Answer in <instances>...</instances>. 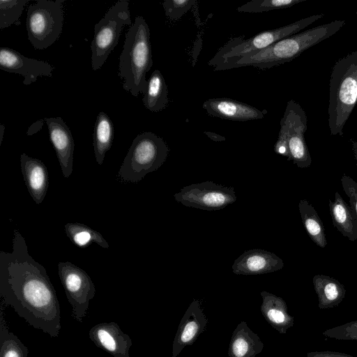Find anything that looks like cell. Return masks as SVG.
<instances>
[{
  "instance_id": "cell-29",
  "label": "cell",
  "mask_w": 357,
  "mask_h": 357,
  "mask_svg": "<svg viewBox=\"0 0 357 357\" xmlns=\"http://www.w3.org/2000/svg\"><path fill=\"white\" fill-rule=\"evenodd\" d=\"M306 0H252L237 8L240 13H257L291 7Z\"/></svg>"
},
{
  "instance_id": "cell-36",
  "label": "cell",
  "mask_w": 357,
  "mask_h": 357,
  "mask_svg": "<svg viewBox=\"0 0 357 357\" xmlns=\"http://www.w3.org/2000/svg\"><path fill=\"white\" fill-rule=\"evenodd\" d=\"M5 130V126L3 124L0 125V145L1 144L3 140V136Z\"/></svg>"
},
{
  "instance_id": "cell-22",
  "label": "cell",
  "mask_w": 357,
  "mask_h": 357,
  "mask_svg": "<svg viewBox=\"0 0 357 357\" xmlns=\"http://www.w3.org/2000/svg\"><path fill=\"white\" fill-rule=\"evenodd\" d=\"M314 291L318 296V307L328 309L337 306L344 298L346 289L336 279L325 275H316L312 278Z\"/></svg>"
},
{
  "instance_id": "cell-27",
  "label": "cell",
  "mask_w": 357,
  "mask_h": 357,
  "mask_svg": "<svg viewBox=\"0 0 357 357\" xmlns=\"http://www.w3.org/2000/svg\"><path fill=\"white\" fill-rule=\"evenodd\" d=\"M28 348L13 333L9 332L3 318V308L0 314V357H28Z\"/></svg>"
},
{
  "instance_id": "cell-24",
  "label": "cell",
  "mask_w": 357,
  "mask_h": 357,
  "mask_svg": "<svg viewBox=\"0 0 357 357\" xmlns=\"http://www.w3.org/2000/svg\"><path fill=\"white\" fill-rule=\"evenodd\" d=\"M114 139L113 123L107 114L99 112L93 131V149L96 160L102 165L106 153L110 149Z\"/></svg>"
},
{
  "instance_id": "cell-2",
  "label": "cell",
  "mask_w": 357,
  "mask_h": 357,
  "mask_svg": "<svg viewBox=\"0 0 357 357\" xmlns=\"http://www.w3.org/2000/svg\"><path fill=\"white\" fill-rule=\"evenodd\" d=\"M345 24L344 20H335L298 32L259 52L223 63L214 70H225L247 66L267 69L290 62L304 51L334 35Z\"/></svg>"
},
{
  "instance_id": "cell-26",
  "label": "cell",
  "mask_w": 357,
  "mask_h": 357,
  "mask_svg": "<svg viewBox=\"0 0 357 357\" xmlns=\"http://www.w3.org/2000/svg\"><path fill=\"white\" fill-rule=\"evenodd\" d=\"M66 233L70 240L79 247L93 243L103 248H108L109 244L98 231L81 223H67L65 225Z\"/></svg>"
},
{
  "instance_id": "cell-3",
  "label": "cell",
  "mask_w": 357,
  "mask_h": 357,
  "mask_svg": "<svg viewBox=\"0 0 357 357\" xmlns=\"http://www.w3.org/2000/svg\"><path fill=\"white\" fill-rule=\"evenodd\" d=\"M153 63L150 29L143 17L137 16L126 33L119 56L118 75L123 81V89L135 97L144 95L148 84L146 75Z\"/></svg>"
},
{
  "instance_id": "cell-7",
  "label": "cell",
  "mask_w": 357,
  "mask_h": 357,
  "mask_svg": "<svg viewBox=\"0 0 357 357\" xmlns=\"http://www.w3.org/2000/svg\"><path fill=\"white\" fill-rule=\"evenodd\" d=\"M324 16V14H317L304 17L289 24L262 31L248 39L231 38L220 47L208 64L215 69L223 63L259 52L282 38L300 32Z\"/></svg>"
},
{
  "instance_id": "cell-6",
  "label": "cell",
  "mask_w": 357,
  "mask_h": 357,
  "mask_svg": "<svg viewBox=\"0 0 357 357\" xmlns=\"http://www.w3.org/2000/svg\"><path fill=\"white\" fill-rule=\"evenodd\" d=\"M280 125L275 152L292 160L300 168L310 167L312 158L305 139L307 118L298 102L294 100L287 102Z\"/></svg>"
},
{
  "instance_id": "cell-13",
  "label": "cell",
  "mask_w": 357,
  "mask_h": 357,
  "mask_svg": "<svg viewBox=\"0 0 357 357\" xmlns=\"http://www.w3.org/2000/svg\"><path fill=\"white\" fill-rule=\"evenodd\" d=\"M207 323L200 301L194 299L178 325L173 341L172 357H177L186 346L192 345L204 331Z\"/></svg>"
},
{
  "instance_id": "cell-23",
  "label": "cell",
  "mask_w": 357,
  "mask_h": 357,
  "mask_svg": "<svg viewBox=\"0 0 357 357\" xmlns=\"http://www.w3.org/2000/svg\"><path fill=\"white\" fill-rule=\"evenodd\" d=\"M167 95L165 78L160 70H155L148 80L146 91L142 98L144 105L151 112H160L167 106Z\"/></svg>"
},
{
  "instance_id": "cell-18",
  "label": "cell",
  "mask_w": 357,
  "mask_h": 357,
  "mask_svg": "<svg viewBox=\"0 0 357 357\" xmlns=\"http://www.w3.org/2000/svg\"><path fill=\"white\" fill-rule=\"evenodd\" d=\"M20 165L24 181L30 195L37 204L42 203L49 185L46 166L41 160L25 153L20 155Z\"/></svg>"
},
{
  "instance_id": "cell-9",
  "label": "cell",
  "mask_w": 357,
  "mask_h": 357,
  "mask_svg": "<svg viewBox=\"0 0 357 357\" xmlns=\"http://www.w3.org/2000/svg\"><path fill=\"white\" fill-rule=\"evenodd\" d=\"M132 24L129 1L120 0L111 6L105 16L94 26L91 44V67L100 69L119 42L123 26Z\"/></svg>"
},
{
  "instance_id": "cell-16",
  "label": "cell",
  "mask_w": 357,
  "mask_h": 357,
  "mask_svg": "<svg viewBox=\"0 0 357 357\" xmlns=\"http://www.w3.org/2000/svg\"><path fill=\"white\" fill-rule=\"evenodd\" d=\"M202 107L211 116L236 121L261 119L267 114L266 109L227 98L208 99Z\"/></svg>"
},
{
  "instance_id": "cell-31",
  "label": "cell",
  "mask_w": 357,
  "mask_h": 357,
  "mask_svg": "<svg viewBox=\"0 0 357 357\" xmlns=\"http://www.w3.org/2000/svg\"><path fill=\"white\" fill-rule=\"evenodd\" d=\"M323 335L339 340L357 341V320L327 329L323 332Z\"/></svg>"
},
{
  "instance_id": "cell-5",
  "label": "cell",
  "mask_w": 357,
  "mask_h": 357,
  "mask_svg": "<svg viewBox=\"0 0 357 357\" xmlns=\"http://www.w3.org/2000/svg\"><path fill=\"white\" fill-rule=\"evenodd\" d=\"M169 151L165 140L155 133H140L133 139L117 176L125 182H139L163 165Z\"/></svg>"
},
{
  "instance_id": "cell-21",
  "label": "cell",
  "mask_w": 357,
  "mask_h": 357,
  "mask_svg": "<svg viewBox=\"0 0 357 357\" xmlns=\"http://www.w3.org/2000/svg\"><path fill=\"white\" fill-rule=\"evenodd\" d=\"M329 208L333 225L344 237L356 241L357 217L338 192L335 193L334 202L329 200Z\"/></svg>"
},
{
  "instance_id": "cell-20",
  "label": "cell",
  "mask_w": 357,
  "mask_h": 357,
  "mask_svg": "<svg viewBox=\"0 0 357 357\" xmlns=\"http://www.w3.org/2000/svg\"><path fill=\"white\" fill-rule=\"evenodd\" d=\"M264 344L245 321H241L234 329L228 349L229 357H255Z\"/></svg>"
},
{
  "instance_id": "cell-15",
  "label": "cell",
  "mask_w": 357,
  "mask_h": 357,
  "mask_svg": "<svg viewBox=\"0 0 357 357\" xmlns=\"http://www.w3.org/2000/svg\"><path fill=\"white\" fill-rule=\"evenodd\" d=\"M50 141L54 148L63 176L73 172L74 139L68 126L61 117L45 118Z\"/></svg>"
},
{
  "instance_id": "cell-34",
  "label": "cell",
  "mask_w": 357,
  "mask_h": 357,
  "mask_svg": "<svg viewBox=\"0 0 357 357\" xmlns=\"http://www.w3.org/2000/svg\"><path fill=\"white\" fill-rule=\"evenodd\" d=\"M204 134H206L210 139L215 142H222L226 139L225 137L214 132L206 131L204 132Z\"/></svg>"
},
{
  "instance_id": "cell-25",
  "label": "cell",
  "mask_w": 357,
  "mask_h": 357,
  "mask_svg": "<svg viewBox=\"0 0 357 357\" xmlns=\"http://www.w3.org/2000/svg\"><path fill=\"white\" fill-rule=\"evenodd\" d=\"M303 224L311 240L321 248L327 244L324 227L314 208L305 199L298 204Z\"/></svg>"
},
{
  "instance_id": "cell-4",
  "label": "cell",
  "mask_w": 357,
  "mask_h": 357,
  "mask_svg": "<svg viewBox=\"0 0 357 357\" xmlns=\"http://www.w3.org/2000/svg\"><path fill=\"white\" fill-rule=\"evenodd\" d=\"M357 104V51L336 61L329 84L328 127L331 135L343 128Z\"/></svg>"
},
{
  "instance_id": "cell-14",
  "label": "cell",
  "mask_w": 357,
  "mask_h": 357,
  "mask_svg": "<svg viewBox=\"0 0 357 357\" xmlns=\"http://www.w3.org/2000/svg\"><path fill=\"white\" fill-rule=\"evenodd\" d=\"M89 336L98 348L113 357H130L129 350L132 344V340L116 322H104L95 325L90 329Z\"/></svg>"
},
{
  "instance_id": "cell-8",
  "label": "cell",
  "mask_w": 357,
  "mask_h": 357,
  "mask_svg": "<svg viewBox=\"0 0 357 357\" xmlns=\"http://www.w3.org/2000/svg\"><path fill=\"white\" fill-rule=\"evenodd\" d=\"M64 0H38L27 9L26 26L33 48L43 50L60 37L63 24Z\"/></svg>"
},
{
  "instance_id": "cell-30",
  "label": "cell",
  "mask_w": 357,
  "mask_h": 357,
  "mask_svg": "<svg viewBox=\"0 0 357 357\" xmlns=\"http://www.w3.org/2000/svg\"><path fill=\"white\" fill-rule=\"evenodd\" d=\"M196 0H166L162 3L165 14L172 21H176L186 13Z\"/></svg>"
},
{
  "instance_id": "cell-19",
  "label": "cell",
  "mask_w": 357,
  "mask_h": 357,
  "mask_svg": "<svg viewBox=\"0 0 357 357\" xmlns=\"http://www.w3.org/2000/svg\"><path fill=\"white\" fill-rule=\"evenodd\" d=\"M261 312L265 320L279 333L286 334L294 324V317L287 311L286 302L280 296L262 291Z\"/></svg>"
},
{
  "instance_id": "cell-28",
  "label": "cell",
  "mask_w": 357,
  "mask_h": 357,
  "mask_svg": "<svg viewBox=\"0 0 357 357\" xmlns=\"http://www.w3.org/2000/svg\"><path fill=\"white\" fill-rule=\"evenodd\" d=\"M28 2L27 0H1L0 29L8 28L11 24L20 25V17Z\"/></svg>"
},
{
  "instance_id": "cell-17",
  "label": "cell",
  "mask_w": 357,
  "mask_h": 357,
  "mask_svg": "<svg viewBox=\"0 0 357 357\" xmlns=\"http://www.w3.org/2000/svg\"><path fill=\"white\" fill-rule=\"evenodd\" d=\"M283 266L282 259L275 254L261 249H252L241 255L231 268L236 275H250L275 272Z\"/></svg>"
},
{
  "instance_id": "cell-1",
  "label": "cell",
  "mask_w": 357,
  "mask_h": 357,
  "mask_svg": "<svg viewBox=\"0 0 357 357\" xmlns=\"http://www.w3.org/2000/svg\"><path fill=\"white\" fill-rule=\"evenodd\" d=\"M0 296L30 326L52 337L59 336L61 310L56 291L46 269L29 255L16 229L13 251L0 252Z\"/></svg>"
},
{
  "instance_id": "cell-33",
  "label": "cell",
  "mask_w": 357,
  "mask_h": 357,
  "mask_svg": "<svg viewBox=\"0 0 357 357\" xmlns=\"http://www.w3.org/2000/svg\"><path fill=\"white\" fill-rule=\"evenodd\" d=\"M307 357H355L347 354L333 351H311L307 354Z\"/></svg>"
},
{
  "instance_id": "cell-32",
  "label": "cell",
  "mask_w": 357,
  "mask_h": 357,
  "mask_svg": "<svg viewBox=\"0 0 357 357\" xmlns=\"http://www.w3.org/2000/svg\"><path fill=\"white\" fill-rule=\"evenodd\" d=\"M341 183L349 199L350 207L357 217V183L350 176L344 174L341 178Z\"/></svg>"
},
{
  "instance_id": "cell-10",
  "label": "cell",
  "mask_w": 357,
  "mask_h": 357,
  "mask_svg": "<svg viewBox=\"0 0 357 357\" xmlns=\"http://www.w3.org/2000/svg\"><path fill=\"white\" fill-rule=\"evenodd\" d=\"M59 275L66 297L72 307V317L82 323L89 303L96 294V287L85 271L69 262H59Z\"/></svg>"
},
{
  "instance_id": "cell-35",
  "label": "cell",
  "mask_w": 357,
  "mask_h": 357,
  "mask_svg": "<svg viewBox=\"0 0 357 357\" xmlns=\"http://www.w3.org/2000/svg\"><path fill=\"white\" fill-rule=\"evenodd\" d=\"M351 146H352V150H353V152H354V157H355V159L356 160V166H357V142L356 141H354L353 139H351Z\"/></svg>"
},
{
  "instance_id": "cell-11",
  "label": "cell",
  "mask_w": 357,
  "mask_h": 357,
  "mask_svg": "<svg viewBox=\"0 0 357 357\" xmlns=\"http://www.w3.org/2000/svg\"><path fill=\"white\" fill-rule=\"evenodd\" d=\"M175 200L185 206L206 211L220 210L236 200L233 187L212 181L191 184L174 195Z\"/></svg>"
},
{
  "instance_id": "cell-12",
  "label": "cell",
  "mask_w": 357,
  "mask_h": 357,
  "mask_svg": "<svg viewBox=\"0 0 357 357\" xmlns=\"http://www.w3.org/2000/svg\"><path fill=\"white\" fill-rule=\"evenodd\" d=\"M0 69L22 75L23 84L29 85L39 77H52L54 67L45 61L28 58L11 48L1 47Z\"/></svg>"
}]
</instances>
